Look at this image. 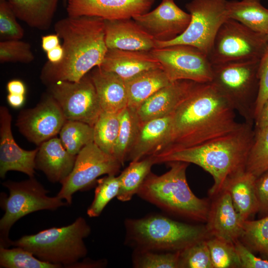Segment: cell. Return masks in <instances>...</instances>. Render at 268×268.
Instances as JSON below:
<instances>
[{"label":"cell","mask_w":268,"mask_h":268,"mask_svg":"<svg viewBox=\"0 0 268 268\" xmlns=\"http://www.w3.org/2000/svg\"><path fill=\"white\" fill-rule=\"evenodd\" d=\"M211 83H197L172 113L170 132L157 154L192 147L229 134L244 123Z\"/></svg>","instance_id":"6da1fadb"},{"label":"cell","mask_w":268,"mask_h":268,"mask_svg":"<svg viewBox=\"0 0 268 268\" xmlns=\"http://www.w3.org/2000/svg\"><path fill=\"white\" fill-rule=\"evenodd\" d=\"M54 30L63 41L62 60L46 62L40 78L49 85L59 81L76 82L102 64L108 51L104 20L91 16H69L57 21Z\"/></svg>","instance_id":"7a4b0ae2"},{"label":"cell","mask_w":268,"mask_h":268,"mask_svg":"<svg viewBox=\"0 0 268 268\" xmlns=\"http://www.w3.org/2000/svg\"><path fill=\"white\" fill-rule=\"evenodd\" d=\"M255 137L254 125L244 122L237 131L198 145L152 155L155 164L180 161L202 168L212 177L208 191L213 197L227 181L245 170L248 156Z\"/></svg>","instance_id":"3957f363"},{"label":"cell","mask_w":268,"mask_h":268,"mask_svg":"<svg viewBox=\"0 0 268 268\" xmlns=\"http://www.w3.org/2000/svg\"><path fill=\"white\" fill-rule=\"evenodd\" d=\"M170 169L161 175L150 172L137 195L165 211L197 221L206 222L210 203L197 197L186 177L188 163H167Z\"/></svg>","instance_id":"277c9868"},{"label":"cell","mask_w":268,"mask_h":268,"mask_svg":"<svg viewBox=\"0 0 268 268\" xmlns=\"http://www.w3.org/2000/svg\"><path fill=\"white\" fill-rule=\"evenodd\" d=\"M126 242L135 249L181 251L210 237L205 225H194L153 214L125 222Z\"/></svg>","instance_id":"5b68a950"},{"label":"cell","mask_w":268,"mask_h":268,"mask_svg":"<svg viewBox=\"0 0 268 268\" xmlns=\"http://www.w3.org/2000/svg\"><path fill=\"white\" fill-rule=\"evenodd\" d=\"M90 233V226L86 220L79 217L68 225L24 235L11 241V245L28 250L44 262L62 268H78V261L87 255L84 239Z\"/></svg>","instance_id":"8992f818"},{"label":"cell","mask_w":268,"mask_h":268,"mask_svg":"<svg viewBox=\"0 0 268 268\" xmlns=\"http://www.w3.org/2000/svg\"><path fill=\"white\" fill-rule=\"evenodd\" d=\"M260 59L212 65L210 82L233 110L254 125L259 91Z\"/></svg>","instance_id":"52a82bcc"},{"label":"cell","mask_w":268,"mask_h":268,"mask_svg":"<svg viewBox=\"0 0 268 268\" xmlns=\"http://www.w3.org/2000/svg\"><path fill=\"white\" fill-rule=\"evenodd\" d=\"M9 192L8 196L2 193L0 206L4 211L0 220V246L8 247L11 241L8 238L12 225L22 217L42 210H56L68 205L57 196L49 197V191L45 189L35 178L14 182L7 180L2 183Z\"/></svg>","instance_id":"ba28073f"},{"label":"cell","mask_w":268,"mask_h":268,"mask_svg":"<svg viewBox=\"0 0 268 268\" xmlns=\"http://www.w3.org/2000/svg\"><path fill=\"white\" fill-rule=\"evenodd\" d=\"M268 44L267 34L228 19L218 30L207 56L212 65L260 59Z\"/></svg>","instance_id":"9c48e42d"},{"label":"cell","mask_w":268,"mask_h":268,"mask_svg":"<svg viewBox=\"0 0 268 268\" xmlns=\"http://www.w3.org/2000/svg\"><path fill=\"white\" fill-rule=\"evenodd\" d=\"M227 0H192L186 5L191 14L189 24L180 36L169 41H156L155 48L174 45L195 47L208 55L216 33L228 18Z\"/></svg>","instance_id":"30bf717a"},{"label":"cell","mask_w":268,"mask_h":268,"mask_svg":"<svg viewBox=\"0 0 268 268\" xmlns=\"http://www.w3.org/2000/svg\"><path fill=\"white\" fill-rule=\"evenodd\" d=\"M122 166L114 156L90 143L76 155L73 168L61 183L62 187L57 196L70 205L75 193L89 188L103 175H116Z\"/></svg>","instance_id":"8fae6325"},{"label":"cell","mask_w":268,"mask_h":268,"mask_svg":"<svg viewBox=\"0 0 268 268\" xmlns=\"http://www.w3.org/2000/svg\"><path fill=\"white\" fill-rule=\"evenodd\" d=\"M67 120L77 121L93 127L102 112L96 89L87 73L79 81H59L48 85Z\"/></svg>","instance_id":"7c38bea8"},{"label":"cell","mask_w":268,"mask_h":268,"mask_svg":"<svg viewBox=\"0 0 268 268\" xmlns=\"http://www.w3.org/2000/svg\"><path fill=\"white\" fill-rule=\"evenodd\" d=\"M150 52L171 82L188 80L209 83L212 80V65L207 55L195 47L174 45L155 48Z\"/></svg>","instance_id":"4fadbf2b"},{"label":"cell","mask_w":268,"mask_h":268,"mask_svg":"<svg viewBox=\"0 0 268 268\" xmlns=\"http://www.w3.org/2000/svg\"><path fill=\"white\" fill-rule=\"evenodd\" d=\"M67 120L59 104L49 93L34 108L21 111L16 125L29 141L40 146L59 134Z\"/></svg>","instance_id":"5bb4252c"},{"label":"cell","mask_w":268,"mask_h":268,"mask_svg":"<svg viewBox=\"0 0 268 268\" xmlns=\"http://www.w3.org/2000/svg\"><path fill=\"white\" fill-rule=\"evenodd\" d=\"M191 18V14L181 9L174 0H162L153 10L132 18L156 41L164 42L181 35Z\"/></svg>","instance_id":"9a60e30c"},{"label":"cell","mask_w":268,"mask_h":268,"mask_svg":"<svg viewBox=\"0 0 268 268\" xmlns=\"http://www.w3.org/2000/svg\"><path fill=\"white\" fill-rule=\"evenodd\" d=\"M155 0H67L69 16L96 17L103 20L132 18L148 12Z\"/></svg>","instance_id":"2e32d148"},{"label":"cell","mask_w":268,"mask_h":268,"mask_svg":"<svg viewBox=\"0 0 268 268\" xmlns=\"http://www.w3.org/2000/svg\"><path fill=\"white\" fill-rule=\"evenodd\" d=\"M11 116L5 106L0 107V177L4 178L7 172L16 171L34 177L35 158L38 147L26 150L15 142L11 129Z\"/></svg>","instance_id":"e0dca14e"},{"label":"cell","mask_w":268,"mask_h":268,"mask_svg":"<svg viewBox=\"0 0 268 268\" xmlns=\"http://www.w3.org/2000/svg\"><path fill=\"white\" fill-rule=\"evenodd\" d=\"M205 225L210 237L234 243L240 239L244 220L236 211L229 192L223 189L213 197Z\"/></svg>","instance_id":"ac0fdd59"},{"label":"cell","mask_w":268,"mask_h":268,"mask_svg":"<svg viewBox=\"0 0 268 268\" xmlns=\"http://www.w3.org/2000/svg\"><path fill=\"white\" fill-rule=\"evenodd\" d=\"M197 83L179 80L160 89L136 110L141 124L171 114Z\"/></svg>","instance_id":"d6986e66"},{"label":"cell","mask_w":268,"mask_h":268,"mask_svg":"<svg viewBox=\"0 0 268 268\" xmlns=\"http://www.w3.org/2000/svg\"><path fill=\"white\" fill-rule=\"evenodd\" d=\"M105 42L108 49L150 51L156 40L132 18L104 20Z\"/></svg>","instance_id":"ffe728a7"},{"label":"cell","mask_w":268,"mask_h":268,"mask_svg":"<svg viewBox=\"0 0 268 268\" xmlns=\"http://www.w3.org/2000/svg\"><path fill=\"white\" fill-rule=\"evenodd\" d=\"M98 67L114 72L125 81L153 68H162L150 51L108 49Z\"/></svg>","instance_id":"44dd1931"},{"label":"cell","mask_w":268,"mask_h":268,"mask_svg":"<svg viewBox=\"0 0 268 268\" xmlns=\"http://www.w3.org/2000/svg\"><path fill=\"white\" fill-rule=\"evenodd\" d=\"M76 155L69 153L60 138L54 137L38 147L36 169L42 171L52 183H61L71 172Z\"/></svg>","instance_id":"7402d4cb"},{"label":"cell","mask_w":268,"mask_h":268,"mask_svg":"<svg viewBox=\"0 0 268 268\" xmlns=\"http://www.w3.org/2000/svg\"><path fill=\"white\" fill-rule=\"evenodd\" d=\"M172 124V114L141 124L127 161H138L158 153L168 138Z\"/></svg>","instance_id":"603a6c76"},{"label":"cell","mask_w":268,"mask_h":268,"mask_svg":"<svg viewBox=\"0 0 268 268\" xmlns=\"http://www.w3.org/2000/svg\"><path fill=\"white\" fill-rule=\"evenodd\" d=\"M89 74L103 111L119 113L128 107L126 82L119 75L98 67Z\"/></svg>","instance_id":"cb8c5ba5"},{"label":"cell","mask_w":268,"mask_h":268,"mask_svg":"<svg viewBox=\"0 0 268 268\" xmlns=\"http://www.w3.org/2000/svg\"><path fill=\"white\" fill-rule=\"evenodd\" d=\"M256 179L245 170L230 178L223 189L229 192L236 211L244 221L259 211Z\"/></svg>","instance_id":"d4e9b609"},{"label":"cell","mask_w":268,"mask_h":268,"mask_svg":"<svg viewBox=\"0 0 268 268\" xmlns=\"http://www.w3.org/2000/svg\"><path fill=\"white\" fill-rule=\"evenodd\" d=\"M19 20L39 30L51 26L59 0H8Z\"/></svg>","instance_id":"484cf974"},{"label":"cell","mask_w":268,"mask_h":268,"mask_svg":"<svg viewBox=\"0 0 268 268\" xmlns=\"http://www.w3.org/2000/svg\"><path fill=\"white\" fill-rule=\"evenodd\" d=\"M125 82L128 107L136 111L149 97L172 82L162 68L145 71Z\"/></svg>","instance_id":"4316f807"},{"label":"cell","mask_w":268,"mask_h":268,"mask_svg":"<svg viewBox=\"0 0 268 268\" xmlns=\"http://www.w3.org/2000/svg\"><path fill=\"white\" fill-rule=\"evenodd\" d=\"M229 19L236 20L253 31L267 34L268 32V9L261 0L227 1Z\"/></svg>","instance_id":"83f0119b"},{"label":"cell","mask_w":268,"mask_h":268,"mask_svg":"<svg viewBox=\"0 0 268 268\" xmlns=\"http://www.w3.org/2000/svg\"><path fill=\"white\" fill-rule=\"evenodd\" d=\"M155 164L152 156L131 161L129 166L118 176L120 189L116 197L118 200L121 201H129L137 194L144 180L151 172L152 165Z\"/></svg>","instance_id":"f1b7e54d"},{"label":"cell","mask_w":268,"mask_h":268,"mask_svg":"<svg viewBox=\"0 0 268 268\" xmlns=\"http://www.w3.org/2000/svg\"><path fill=\"white\" fill-rule=\"evenodd\" d=\"M141 123L136 111L127 107L120 113V128L113 156L122 166L138 135Z\"/></svg>","instance_id":"f546056e"},{"label":"cell","mask_w":268,"mask_h":268,"mask_svg":"<svg viewBox=\"0 0 268 268\" xmlns=\"http://www.w3.org/2000/svg\"><path fill=\"white\" fill-rule=\"evenodd\" d=\"M59 134L64 147L73 155L85 145L94 142L93 127L80 121L67 120Z\"/></svg>","instance_id":"4dcf8cb0"},{"label":"cell","mask_w":268,"mask_h":268,"mask_svg":"<svg viewBox=\"0 0 268 268\" xmlns=\"http://www.w3.org/2000/svg\"><path fill=\"white\" fill-rule=\"evenodd\" d=\"M120 113L103 111L93 127L94 143L113 156L120 128Z\"/></svg>","instance_id":"1f68e13d"},{"label":"cell","mask_w":268,"mask_h":268,"mask_svg":"<svg viewBox=\"0 0 268 268\" xmlns=\"http://www.w3.org/2000/svg\"><path fill=\"white\" fill-rule=\"evenodd\" d=\"M240 240L252 251L268 260V215L258 220H246Z\"/></svg>","instance_id":"d6a6232c"},{"label":"cell","mask_w":268,"mask_h":268,"mask_svg":"<svg viewBox=\"0 0 268 268\" xmlns=\"http://www.w3.org/2000/svg\"><path fill=\"white\" fill-rule=\"evenodd\" d=\"M0 267L3 268H61V266L41 261L20 247L0 246Z\"/></svg>","instance_id":"836d02e7"},{"label":"cell","mask_w":268,"mask_h":268,"mask_svg":"<svg viewBox=\"0 0 268 268\" xmlns=\"http://www.w3.org/2000/svg\"><path fill=\"white\" fill-rule=\"evenodd\" d=\"M268 169V127L255 132L245 171L256 178Z\"/></svg>","instance_id":"e575fe53"},{"label":"cell","mask_w":268,"mask_h":268,"mask_svg":"<svg viewBox=\"0 0 268 268\" xmlns=\"http://www.w3.org/2000/svg\"><path fill=\"white\" fill-rule=\"evenodd\" d=\"M119 189V177L115 175H108L97 180L94 199L87 210L88 216H99L110 201L117 196Z\"/></svg>","instance_id":"d590c367"},{"label":"cell","mask_w":268,"mask_h":268,"mask_svg":"<svg viewBox=\"0 0 268 268\" xmlns=\"http://www.w3.org/2000/svg\"><path fill=\"white\" fill-rule=\"evenodd\" d=\"M133 266L137 268H179L180 252L135 249Z\"/></svg>","instance_id":"8d00e7d4"},{"label":"cell","mask_w":268,"mask_h":268,"mask_svg":"<svg viewBox=\"0 0 268 268\" xmlns=\"http://www.w3.org/2000/svg\"><path fill=\"white\" fill-rule=\"evenodd\" d=\"M213 268H240L234 243L215 237L206 240Z\"/></svg>","instance_id":"74e56055"},{"label":"cell","mask_w":268,"mask_h":268,"mask_svg":"<svg viewBox=\"0 0 268 268\" xmlns=\"http://www.w3.org/2000/svg\"><path fill=\"white\" fill-rule=\"evenodd\" d=\"M206 240L198 241L180 251L179 268H213Z\"/></svg>","instance_id":"f35d334b"},{"label":"cell","mask_w":268,"mask_h":268,"mask_svg":"<svg viewBox=\"0 0 268 268\" xmlns=\"http://www.w3.org/2000/svg\"><path fill=\"white\" fill-rule=\"evenodd\" d=\"M35 59L31 45L21 40L0 41V63L29 64Z\"/></svg>","instance_id":"ab89813d"},{"label":"cell","mask_w":268,"mask_h":268,"mask_svg":"<svg viewBox=\"0 0 268 268\" xmlns=\"http://www.w3.org/2000/svg\"><path fill=\"white\" fill-rule=\"evenodd\" d=\"M6 0H0V38L1 41L21 40L24 29Z\"/></svg>","instance_id":"60d3db41"},{"label":"cell","mask_w":268,"mask_h":268,"mask_svg":"<svg viewBox=\"0 0 268 268\" xmlns=\"http://www.w3.org/2000/svg\"><path fill=\"white\" fill-rule=\"evenodd\" d=\"M259 91L255 111V119L268 98V44L259 61Z\"/></svg>","instance_id":"b9f144b4"},{"label":"cell","mask_w":268,"mask_h":268,"mask_svg":"<svg viewBox=\"0 0 268 268\" xmlns=\"http://www.w3.org/2000/svg\"><path fill=\"white\" fill-rule=\"evenodd\" d=\"M234 245L240 268H268V260L257 257L240 239L236 241Z\"/></svg>","instance_id":"7bdbcfd3"},{"label":"cell","mask_w":268,"mask_h":268,"mask_svg":"<svg viewBox=\"0 0 268 268\" xmlns=\"http://www.w3.org/2000/svg\"><path fill=\"white\" fill-rule=\"evenodd\" d=\"M256 189L259 202L260 217L268 215V169L256 179Z\"/></svg>","instance_id":"ee69618b"},{"label":"cell","mask_w":268,"mask_h":268,"mask_svg":"<svg viewBox=\"0 0 268 268\" xmlns=\"http://www.w3.org/2000/svg\"><path fill=\"white\" fill-rule=\"evenodd\" d=\"M254 127L255 133L268 127V98L263 105L260 111L256 117Z\"/></svg>","instance_id":"f6af8a7d"},{"label":"cell","mask_w":268,"mask_h":268,"mask_svg":"<svg viewBox=\"0 0 268 268\" xmlns=\"http://www.w3.org/2000/svg\"><path fill=\"white\" fill-rule=\"evenodd\" d=\"M60 38L56 34H49L41 37V47L44 51L47 52L60 44Z\"/></svg>","instance_id":"bcb514c9"},{"label":"cell","mask_w":268,"mask_h":268,"mask_svg":"<svg viewBox=\"0 0 268 268\" xmlns=\"http://www.w3.org/2000/svg\"><path fill=\"white\" fill-rule=\"evenodd\" d=\"M6 89L8 93L25 95L26 87L24 83L18 79H13L8 81L6 84Z\"/></svg>","instance_id":"7dc6e473"},{"label":"cell","mask_w":268,"mask_h":268,"mask_svg":"<svg viewBox=\"0 0 268 268\" xmlns=\"http://www.w3.org/2000/svg\"><path fill=\"white\" fill-rule=\"evenodd\" d=\"M48 62L52 64H57L63 59L64 50L62 45L60 44L55 48L47 52Z\"/></svg>","instance_id":"c3c4849f"},{"label":"cell","mask_w":268,"mask_h":268,"mask_svg":"<svg viewBox=\"0 0 268 268\" xmlns=\"http://www.w3.org/2000/svg\"><path fill=\"white\" fill-rule=\"evenodd\" d=\"M24 95L8 93L7 96V101L8 104L14 108L21 107L24 101Z\"/></svg>","instance_id":"681fc988"},{"label":"cell","mask_w":268,"mask_h":268,"mask_svg":"<svg viewBox=\"0 0 268 268\" xmlns=\"http://www.w3.org/2000/svg\"><path fill=\"white\" fill-rule=\"evenodd\" d=\"M62 1H63L64 5L66 6L67 0H62Z\"/></svg>","instance_id":"f907efd6"},{"label":"cell","mask_w":268,"mask_h":268,"mask_svg":"<svg viewBox=\"0 0 268 268\" xmlns=\"http://www.w3.org/2000/svg\"><path fill=\"white\" fill-rule=\"evenodd\" d=\"M267 36H268V33H267Z\"/></svg>","instance_id":"816d5d0a"}]
</instances>
